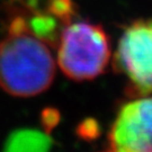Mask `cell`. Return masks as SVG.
<instances>
[{"label":"cell","mask_w":152,"mask_h":152,"mask_svg":"<svg viewBox=\"0 0 152 152\" xmlns=\"http://www.w3.org/2000/svg\"><path fill=\"white\" fill-rule=\"evenodd\" d=\"M55 62L43 38L22 18L0 42V87L11 96L32 97L53 82Z\"/></svg>","instance_id":"cell-1"},{"label":"cell","mask_w":152,"mask_h":152,"mask_svg":"<svg viewBox=\"0 0 152 152\" xmlns=\"http://www.w3.org/2000/svg\"><path fill=\"white\" fill-rule=\"evenodd\" d=\"M110 58V42L102 26L89 22L69 24L60 35L58 64L68 78L91 80L102 75Z\"/></svg>","instance_id":"cell-2"},{"label":"cell","mask_w":152,"mask_h":152,"mask_svg":"<svg viewBox=\"0 0 152 152\" xmlns=\"http://www.w3.org/2000/svg\"><path fill=\"white\" fill-rule=\"evenodd\" d=\"M115 66L130 82L136 97L152 94V18L139 19L124 29L114 58Z\"/></svg>","instance_id":"cell-3"},{"label":"cell","mask_w":152,"mask_h":152,"mask_svg":"<svg viewBox=\"0 0 152 152\" xmlns=\"http://www.w3.org/2000/svg\"><path fill=\"white\" fill-rule=\"evenodd\" d=\"M113 152H152V97L124 104L109 133Z\"/></svg>","instance_id":"cell-4"},{"label":"cell","mask_w":152,"mask_h":152,"mask_svg":"<svg viewBox=\"0 0 152 152\" xmlns=\"http://www.w3.org/2000/svg\"><path fill=\"white\" fill-rule=\"evenodd\" d=\"M52 139L36 130H19L7 139L4 152H50Z\"/></svg>","instance_id":"cell-5"},{"label":"cell","mask_w":152,"mask_h":152,"mask_svg":"<svg viewBox=\"0 0 152 152\" xmlns=\"http://www.w3.org/2000/svg\"><path fill=\"white\" fill-rule=\"evenodd\" d=\"M103 152H113V151H112V150L109 149V150H106V151H103Z\"/></svg>","instance_id":"cell-6"}]
</instances>
